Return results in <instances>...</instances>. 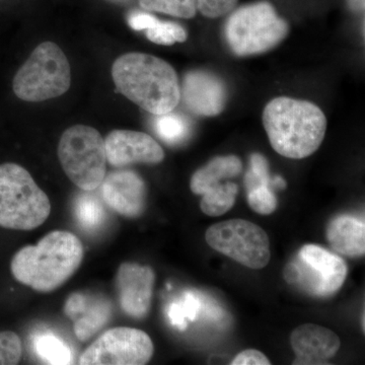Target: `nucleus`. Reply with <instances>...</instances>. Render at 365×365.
Masks as SVG:
<instances>
[{"label": "nucleus", "mask_w": 365, "mask_h": 365, "mask_svg": "<svg viewBox=\"0 0 365 365\" xmlns=\"http://www.w3.org/2000/svg\"><path fill=\"white\" fill-rule=\"evenodd\" d=\"M81 240L66 230L46 235L36 246H26L14 255L11 270L16 281L39 292L58 289L83 263Z\"/></svg>", "instance_id": "f257e3e1"}, {"label": "nucleus", "mask_w": 365, "mask_h": 365, "mask_svg": "<svg viewBox=\"0 0 365 365\" xmlns=\"http://www.w3.org/2000/svg\"><path fill=\"white\" fill-rule=\"evenodd\" d=\"M112 78L122 95L155 116L173 112L181 100L176 71L153 55H122L113 64Z\"/></svg>", "instance_id": "f03ea898"}, {"label": "nucleus", "mask_w": 365, "mask_h": 365, "mask_svg": "<svg viewBox=\"0 0 365 365\" xmlns=\"http://www.w3.org/2000/svg\"><path fill=\"white\" fill-rule=\"evenodd\" d=\"M264 128L276 153L302 160L318 150L327 130L325 114L313 103L280 97L263 112Z\"/></svg>", "instance_id": "7ed1b4c3"}, {"label": "nucleus", "mask_w": 365, "mask_h": 365, "mask_svg": "<svg viewBox=\"0 0 365 365\" xmlns=\"http://www.w3.org/2000/svg\"><path fill=\"white\" fill-rule=\"evenodd\" d=\"M51 203L30 173L16 163L0 165V227L33 230L49 217Z\"/></svg>", "instance_id": "20e7f679"}, {"label": "nucleus", "mask_w": 365, "mask_h": 365, "mask_svg": "<svg viewBox=\"0 0 365 365\" xmlns=\"http://www.w3.org/2000/svg\"><path fill=\"white\" fill-rule=\"evenodd\" d=\"M289 26L272 4L261 1L235 9L225 24V39L237 56L267 52L287 38Z\"/></svg>", "instance_id": "39448f33"}, {"label": "nucleus", "mask_w": 365, "mask_h": 365, "mask_svg": "<svg viewBox=\"0 0 365 365\" xmlns=\"http://www.w3.org/2000/svg\"><path fill=\"white\" fill-rule=\"evenodd\" d=\"M71 83V66L66 54L55 43L44 42L16 72L13 88L21 100L36 103L60 97Z\"/></svg>", "instance_id": "423d86ee"}, {"label": "nucleus", "mask_w": 365, "mask_h": 365, "mask_svg": "<svg viewBox=\"0 0 365 365\" xmlns=\"http://www.w3.org/2000/svg\"><path fill=\"white\" fill-rule=\"evenodd\" d=\"M62 169L83 191L98 189L107 173L105 139L97 129L74 125L62 134L58 144Z\"/></svg>", "instance_id": "0eeeda50"}, {"label": "nucleus", "mask_w": 365, "mask_h": 365, "mask_svg": "<svg viewBox=\"0 0 365 365\" xmlns=\"http://www.w3.org/2000/svg\"><path fill=\"white\" fill-rule=\"evenodd\" d=\"M290 284L316 297L335 294L347 276L345 261L337 255L317 245H306L299 250L283 271Z\"/></svg>", "instance_id": "6e6552de"}, {"label": "nucleus", "mask_w": 365, "mask_h": 365, "mask_svg": "<svg viewBox=\"0 0 365 365\" xmlns=\"http://www.w3.org/2000/svg\"><path fill=\"white\" fill-rule=\"evenodd\" d=\"M206 242L215 251L246 267L259 270L271 259L270 241L263 228L245 220H230L208 228Z\"/></svg>", "instance_id": "1a4fd4ad"}, {"label": "nucleus", "mask_w": 365, "mask_h": 365, "mask_svg": "<svg viewBox=\"0 0 365 365\" xmlns=\"http://www.w3.org/2000/svg\"><path fill=\"white\" fill-rule=\"evenodd\" d=\"M155 352L153 341L143 331L128 327L110 329L79 357L81 365H143Z\"/></svg>", "instance_id": "9d476101"}, {"label": "nucleus", "mask_w": 365, "mask_h": 365, "mask_svg": "<svg viewBox=\"0 0 365 365\" xmlns=\"http://www.w3.org/2000/svg\"><path fill=\"white\" fill-rule=\"evenodd\" d=\"M155 274L150 266L125 262L118 268L116 289L120 307L130 318L143 319L150 311Z\"/></svg>", "instance_id": "9b49d317"}, {"label": "nucleus", "mask_w": 365, "mask_h": 365, "mask_svg": "<svg viewBox=\"0 0 365 365\" xmlns=\"http://www.w3.org/2000/svg\"><path fill=\"white\" fill-rule=\"evenodd\" d=\"M107 162L113 167L123 168L132 163H162L165 153L148 134L132 130H114L105 139Z\"/></svg>", "instance_id": "f8f14e48"}, {"label": "nucleus", "mask_w": 365, "mask_h": 365, "mask_svg": "<svg viewBox=\"0 0 365 365\" xmlns=\"http://www.w3.org/2000/svg\"><path fill=\"white\" fill-rule=\"evenodd\" d=\"M104 202L118 215L128 218L143 215L146 204V187L136 173L120 170L106 175L102 184Z\"/></svg>", "instance_id": "ddd939ff"}, {"label": "nucleus", "mask_w": 365, "mask_h": 365, "mask_svg": "<svg viewBox=\"0 0 365 365\" xmlns=\"http://www.w3.org/2000/svg\"><path fill=\"white\" fill-rule=\"evenodd\" d=\"M181 98L190 111L212 117L225 109L227 90L222 79L207 71H190L185 76Z\"/></svg>", "instance_id": "4468645a"}, {"label": "nucleus", "mask_w": 365, "mask_h": 365, "mask_svg": "<svg viewBox=\"0 0 365 365\" xmlns=\"http://www.w3.org/2000/svg\"><path fill=\"white\" fill-rule=\"evenodd\" d=\"M64 312L73 319L74 333L78 339L86 342L110 323L113 306L106 297L76 292L66 300Z\"/></svg>", "instance_id": "2eb2a0df"}, {"label": "nucleus", "mask_w": 365, "mask_h": 365, "mask_svg": "<svg viewBox=\"0 0 365 365\" xmlns=\"http://www.w3.org/2000/svg\"><path fill=\"white\" fill-rule=\"evenodd\" d=\"M290 343L297 356L294 364H326L340 348L339 337L332 330L314 324L294 329Z\"/></svg>", "instance_id": "dca6fc26"}, {"label": "nucleus", "mask_w": 365, "mask_h": 365, "mask_svg": "<svg viewBox=\"0 0 365 365\" xmlns=\"http://www.w3.org/2000/svg\"><path fill=\"white\" fill-rule=\"evenodd\" d=\"M327 237L338 253L348 257L365 253V225L359 218L349 215L334 218L327 230Z\"/></svg>", "instance_id": "f3484780"}, {"label": "nucleus", "mask_w": 365, "mask_h": 365, "mask_svg": "<svg viewBox=\"0 0 365 365\" xmlns=\"http://www.w3.org/2000/svg\"><path fill=\"white\" fill-rule=\"evenodd\" d=\"M241 160L235 155L213 158L205 165L197 170L192 177L190 188L197 195H203L209 189L213 188L220 181L241 174Z\"/></svg>", "instance_id": "a211bd4d"}, {"label": "nucleus", "mask_w": 365, "mask_h": 365, "mask_svg": "<svg viewBox=\"0 0 365 365\" xmlns=\"http://www.w3.org/2000/svg\"><path fill=\"white\" fill-rule=\"evenodd\" d=\"M239 187L235 182L216 185L203 194L200 208L209 216H220L232 208L237 198Z\"/></svg>", "instance_id": "6ab92c4d"}, {"label": "nucleus", "mask_w": 365, "mask_h": 365, "mask_svg": "<svg viewBox=\"0 0 365 365\" xmlns=\"http://www.w3.org/2000/svg\"><path fill=\"white\" fill-rule=\"evenodd\" d=\"M35 351L49 364H71L72 361L71 348L52 333L41 334L36 338Z\"/></svg>", "instance_id": "aec40b11"}, {"label": "nucleus", "mask_w": 365, "mask_h": 365, "mask_svg": "<svg viewBox=\"0 0 365 365\" xmlns=\"http://www.w3.org/2000/svg\"><path fill=\"white\" fill-rule=\"evenodd\" d=\"M155 129L163 141L169 144L182 143L189 135L188 120L177 113H165L157 115L155 119Z\"/></svg>", "instance_id": "412c9836"}, {"label": "nucleus", "mask_w": 365, "mask_h": 365, "mask_svg": "<svg viewBox=\"0 0 365 365\" xmlns=\"http://www.w3.org/2000/svg\"><path fill=\"white\" fill-rule=\"evenodd\" d=\"M76 220L86 230H96L104 222L105 211L96 197L81 195L74 205Z\"/></svg>", "instance_id": "4be33fe9"}, {"label": "nucleus", "mask_w": 365, "mask_h": 365, "mask_svg": "<svg viewBox=\"0 0 365 365\" xmlns=\"http://www.w3.org/2000/svg\"><path fill=\"white\" fill-rule=\"evenodd\" d=\"M145 11H157L182 19H192L197 13L196 0H139Z\"/></svg>", "instance_id": "5701e85b"}, {"label": "nucleus", "mask_w": 365, "mask_h": 365, "mask_svg": "<svg viewBox=\"0 0 365 365\" xmlns=\"http://www.w3.org/2000/svg\"><path fill=\"white\" fill-rule=\"evenodd\" d=\"M148 40L155 44L170 46L187 40V33L179 24L158 21L157 25L146 30Z\"/></svg>", "instance_id": "b1692460"}, {"label": "nucleus", "mask_w": 365, "mask_h": 365, "mask_svg": "<svg viewBox=\"0 0 365 365\" xmlns=\"http://www.w3.org/2000/svg\"><path fill=\"white\" fill-rule=\"evenodd\" d=\"M250 207L261 215H269L277 208V199L270 186L262 185L247 192Z\"/></svg>", "instance_id": "393cba45"}, {"label": "nucleus", "mask_w": 365, "mask_h": 365, "mask_svg": "<svg viewBox=\"0 0 365 365\" xmlns=\"http://www.w3.org/2000/svg\"><path fill=\"white\" fill-rule=\"evenodd\" d=\"M23 346L21 338L11 331L0 332V365H16L21 361Z\"/></svg>", "instance_id": "a878e982"}, {"label": "nucleus", "mask_w": 365, "mask_h": 365, "mask_svg": "<svg viewBox=\"0 0 365 365\" xmlns=\"http://www.w3.org/2000/svg\"><path fill=\"white\" fill-rule=\"evenodd\" d=\"M199 309V304L193 295L189 294L185 297L179 304H172L170 307L169 317L175 326L182 329L186 324V319L195 318Z\"/></svg>", "instance_id": "bb28decb"}, {"label": "nucleus", "mask_w": 365, "mask_h": 365, "mask_svg": "<svg viewBox=\"0 0 365 365\" xmlns=\"http://www.w3.org/2000/svg\"><path fill=\"white\" fill-rule=\"evenodd\" d=\"M197 11L209 19L220 18L234 11L239 0H196Z\"/></svg>", "instance_id": "cd10ccee"}, {"label": "nucleus", "mask_w": 365, "mask_h": 365, "mask_svg": "<svg viewBox=\"0 0 365 365\" xmlns=\"http://www.w3.org/2000/svg\"><path fill=\"white\" fill-rule=\"evenodd\" d=\"M232 365H270V360L258 350L248 349L242 351L232 360Z\"/></svg>", "instance_id": "c85d7f7f"}, {"label": "nucleus", "mask_w": 365, "mask_h": 365, "mask_svg": "<svg viewBox=\"0 0 365 365\" xmlns=\"http://www.w3.org/2000/svg\"><path fill=\"white\" fill-rule=\"evenodd\" d=\"M158 21V20L155 16L144 13L131 14L128 19L129 26L135 31L148 30V29L157 25Z\"/></svg>", "instance_id": "c756f323"}, {"label": "nucleus", "mask_w": 365, "mask_h": 365, "mask_svg": "<svg viewBox=\"0 0 365 365\" xmlns=\"http://www.w3.org/2000/svg\"><path fill=\"white\" fill-rule=\"evenodd\" d=\"M348 6L353 13L364 14L365 7V0H347Z\"/></svg>", "instance_id": "7c9ffc66"}, {"label": "nucleus", "mask_w": 365, "mask_h": 365, "mask_svg": "<svg viewBox=\"0 0 365 365\" xmlns=\"http://www.w3.org/2000/svg\"><path fill=\"white\" fill-rule=\"evenodd\" d=\"M272 186L275 187V188H285V186H287V182H285L284 180L282 179L281 177H275L272 179Z\"/></svg>", "instance_id": "2f4dec72"}]
</instances>
